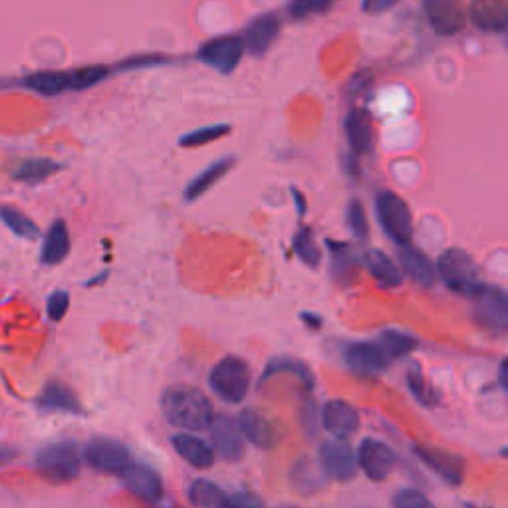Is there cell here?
Returning a JSON list of instances; mask_svg holds the SVG:
<instances>
[{
    "label": "cell",
    "instance_id": "obj_1",
    "mask_svg": "<svg viewBox=\"0 0 508 508\" xmlns=\"http://www.w3.org/2000/svg\"><path fill=\"white\" fill-rule=\"evenodd\" d=\"M165 419L179 429L205 431L213 425L215 413L209 399L193 388H169L162 398Z\"/></svg>",
    "mask_w": 508,
    "mask_h": 508
},
{
    "label": "cell",
    "instance_id": "obj_39",
    "mask_svg": "<svg viewBox=\"0 0 508 508\" xmlns=\"http://www.w3.org/2000/svg\"><path fill=\"white\" fill-rule=\"evenodd\" d=\"M70 308V296L68 293H64V290H58V293H54L48 298V316L54 322H60V320L66 316Z\"/></svg>",
    "mask_w": 508,
    "mask_h": 508
},
{
    "label": "cell",
    "instance_id": "obj_41",
    "mask_svg": "<svg viewBox=\"0 0 508 508\" xmlns=\"http://www.w3.org/2000/svg\"><path fill=\"white\" fill-rule=\"evenodd\" d=\"M399 0H363V13L368 14H381L388 13L393 4H398Z\"/></svg>",
    "mask_w": 508,
    "mask_h": 508
},
{
    "label": "cell",
    "instance_id": "obj_28",
    "mask_svg": "<svg viewBox=\"0 0 508 508\" xmlns=\"http://www.w3.org/2000/svg\"><path fill=\"white\" fill-rule=\"evenodd\" d=\"M56 171H60V163H56L54 159L32 157L26 159V162L16 167L14 179L24 183H36V181H44V179H48Z\"/></svg>",
    "mask_w": 508,
    "mask_h": 508
},
{
    "label": "cell",
    "instance_id": "obj_34",
    "mask_svg": "<svg viewBox=\"0 0 508 508\" xmlns=\"http://www.w3.org/2000/svg\"><path fill=\"white\" fill-rule=\"evenodd\" d=\"M74 74V83L72 90H88L93 88L96 83H100L101 80H106L109 76V68L108 66H86V68H78L72 70Z\"/></svg>",
    "mask_w": 508,
    "mask_h": 508
},
{
    "label": "cell",
    "instance_id": "obj_18",
    "mask_svg": "<svg viewBox=\"0 0 508 508\" xmlns=\"http://www.w3.org/2000/svg\"><path fill=\"white\" fill-rule=\"evenodd\" d=\"M469 16L481 31L504 32L508 31V0H473Z\"/></svg>",
    "mask_w": 508,
    "mask_h": 508
},
{
    "label": "cell",
    "instance_id": "obj_40",
    "mask_svg": "<svg viewBox=\"0 0 508 508\" xmlns=\"http://www.w3.org/2000/svg\"><path fill=\"white\" fill-rule=\"evenodd\" d=\"M224 508H267V506L252 493H237L227 496V506Z\"/></svg>",
    "mask_w": 508,
    "mask_h": 508
},
{
    "label": "cell",
    "instance_id": "obj_22",
    "mask_svg": "<svg viewBox=\"0 0 508 508\" xmlns=\"http://www.w3.org/2000/svg\"><path fill=\"white\" fill-rule=\"evenodd\" d=\"M234 163H237V159H234V157H223V159H219V162H215L206 169H203V171L197 177H193L191 183L187 185V189L183 193L185 201L193 203V201L199 199V197H203L206 191L213 189V187L231 171Z\"/></svg>",
    "mask_w": 508,
    "mask_h": 508
},
{
    "label": "cell",
    "instance_id": "obj_21",
    "mask_svg": "<svg viewBox=\"0 0 508 508\" xmlns=\"http://www.w3.org/2000/svg\"><path fill=\"white\" fill-rule=\"evenodd\" d=\"M346 136L352 152L355 155H363L372 152L373 144V129H372V116L362 108L350 111L346 119Z\"/></svg>",
    "mask_w": 508,
    "mask_h": 508
},
{
    "label": "cell",
    "instance_id": "obj_11",
    "mask_svg": "<svg viewBox=\"0 0 508 508\" xmlns=\"http://www.w3.org/2000/svg\"><path fill=\"white\" fill-rule=\"evenodd\" d=\"M423 11L437 34H457L465 28L467 16L460 0H423Z\"/></svg>",
    "mask_w": 508,
    "mask_h": 508
},
{
    "label": "cell",
    "instance_id": "obj_35",
    "mask_svg": "<svg viewBox=\"0 0 508 508\" xmlns=\"http://www.w3.org/2000/svg\"><path fill=\"white\" fill-rule=\"evenodd\" d=\"M330 6L332 0H290L288 14L293 16L294 21H304V18L328 13Z\"/></svg>",
    "mask_w": 508,
    "mask_h": 508
},
{
    "label": "cell",
    "instance_id": "obj_9",
    "mask_svg": "<svg viewBox=\"0 0 508 508\" xmlns=\"http://www.w3.org/2000/svg\"><path fill=\"white\" fill-rule=\"evenodd\" d=\"M320 465L326 477H330L332 481L337 483H347L355 477L360 463H357V455L354 449L346 443V441H328L320 449Z\"/></svg>",
    "mask_w": 508,
    "mask_h": 508
},
{
    "label": "cell",
    "instance_id": "obj_4",
    "mask_svg": "<svg viewBox=\"0 0 508 508\" xmlns=\"http://www.w3.org/2000/svg\"><path fill=\"white\" fill-rule=\"evenodd\" d=\"M36 467L52 483H68L80 475L82 460L72 443H58L42 449L36 457Z\"/></svg>",
    "mask_w": 508,
    "mask_h": 508
},
{
    "label": "cell",
    "instance_id": "obj_5",
    "mask_svg": "<svg viewBox=\"0 0 508 508\" xmlns=\"http://www.w3.org/2000/svg\"><path fill=\"white\" fill-rule=\"evenodd\" d=\"M375 206H378L380 223L383 231L388 232V237H391L398 244L411 242L413 221L409 205L398 193L383 191L375 199Z\"/></svg>",
    "mask_w": 508,
    "mask_h": 508
},
{
    "label": "cell",
    "instance_id": "obj_30",
    "mask_svg": "<svg viewBox=\"0 0 508 508\" xmlns=\"http://www.w3.org/2000/svg\"><path fill=\"white\" fill-rule=\"evenodd\" d=\"M189 498L199 508H224L227 506V495L219 486L209 481H195L191 485Z\"/></svg>",
    "mask_w": 508,
    "mask_h": 508
},
{
    "label": "cell",
    "instance_id": "obj_42",
    "mask_svg": "<svg viewBox=\"0 0 508 508\" xmlns=\"http://www.w3.org/2000/svg\"><path fill=\"white\" fill-rule=\"evenodd\" d=\"M498 380H501L503 388L508 390V357L501 363V370H498Z\"/></svg>",
    "mask_w": 508,
    "mask_h": 508
},
{
    "label": "cell",
    "instance_id": "obj_14",
    "mask_svg": "<svg viewBox=\"0 0 508 508\" xmlns=\"http://www.w3.org/2000/svg\"><path fill=\"white\" fill-rule=\"evenodd\" d=\"M416 455L421 459L423 465L429 467L433 473L439 475L445 483L453 485V486L463 483L465 460L460 457L453 453H447V451L427 447V445H417Z\"/></svg>",
    "mask_w": 508,
    "mask_h": 508
},
{
    "label": "cell",
    "instance_id": "obj_38",
    "mask_svg": "<svg viewBox=\"0 0 508 508\" xmlns=\"http://www.w3.org/2000/svg\"><path fill=\"white\" fill-rule=\"evenodd\" d=\"M407 381H409V390L421 403H425V406H433V403H435V395L431 393V385L425 381V378H423L419 368H413L407 373Z\"/></svg>",
    "mask_w": 508,
    "mask_h": 508
},
{
    "label": "cell",
    "instance_id": "obj_13",
    "mask_svg": "<svg viewBox=\"0 0 508 508\" xmlns=\"http://www.w3.org/2000/svg\"><path fill=\"white\" fill-rule=\"evenodd\" d=\"M282 31V21L280 16L275 13L260 14L250 21L247 26V32H244V46H247V52L250 56H265L272 44L278 40Z\"/></svg>",
    "mask_w": 508,
    "mask_h": 508
},
{
    "label": "cell",
    "instance_id": "obj_20",
    "mask_svg": "<svg viewBox=\"0 0 508 508\" xmlns=\"http://www.w3.org/2000/svg\"><path fill=\"white\" fill-rule=\"evenodd\" d=\"M70 247H72V244H70L68 224H66L62 219L54 221L50 224V229L46 231V234H44L40 260L44 262L46 267L60 265V262L68 258Z\"/></svg>",
    "mask_w": 508,
    "mask_h": 508
},
{
    "label": "cell",
    "instance_id": "obj_10",
    "mask_svg": "<svg viewBox=\"0 0 508 508\" xmlns=\"http://www.w3.org/2000/svg\"><path fill=\"white\" fill-rule=\"evenodd\" d=\"M357 463H360V469L370 481L381 483L393 473L395 465H398V457L381 441L363 439L360 451H357Z\"/></svg>",
    "mask_w": 508,
    "mask_h": 508
},
{
    "label": "cell",
    "instance_id": "obj_15",
    "mask_svg": "<svg viewBox=\"0 0 508 508\" xmlns=\"http://www.w3.org/2000/svg\"><path fill=\"white\" fill-rule=\"evenodd\" d=\"M322 423L328 433L344 441L360 427V413L344 399H332L322 409Z\"/></svg>",
    "mask_w": 508,
    "mask_h": 508
},
{
    "label": "cell",
    "instance_id": "obj_33",
    "mask_svg": "<svg viewBox=\"0 0 508 508\" xmlns=\"http://www.w3.org/2000/svg\"><path fill=\"white\" fill-rule=\"evenodd\" d=\"M294 252L300 257V260L304 262V265L316 268L320 265V258H322V254H320V249L316 247V241L312 237V232L310 229L302 227L294 237Z\"/></svg>",
    "mask_w": 508,
    "mask_h": 508
},
{
    "label": "cell",
    "instance_id": "obj_29",
    "mask_svg": "<svg viewBox=\"0 0 508 508\" xmlns=\"http://www.w3.org/2000/svg\"><path fill=\"white\" fill-rule=\"evenodd\" d=\"M40 407L46 411H66V413H76L80 411V403L66 385L62 383H50L44 390L40 398Z\"/></svg>",
    "mask_w": 508,
    "mask_h": 508
},
{
    "label": "cell",
    "instance_id": "obj_43",
    "mask_svg": "<svg viewBox=\"0 0 508 508\" xmlns=\"http://www.w3.org/2000/svg\"><path fill=\"white\" fill-rule=\"evenodd\" d=\"M465 508H485V506H478V504H473V503H467Z\"/></svg>",
    "mask_w": 508,
    "mask_h": 508
},
{
    "label": "cell",
    "instance_id": "obj_26",
    "mask_svg": "<svg viewBox=\"0 0 508 508\" xmlns=\"http://www.w3.org/2000/svg\"><path fill=\"white\" fill-rule=\"evenodd\" d=\"M239 429L242 433V437H247L252 445L257 447H270L272 441H275V433L272 427L267 423V419L258 416L257 411L247 409L241 413V417L237 419Z\"/></svg>",
    "mask_w": 508,
    "mask_h": 508
},
{
    "label": "cell",
    "instance_id": "obj_8",
    "mask_svg": "<svg viewBox=\"0 0 508 508\" xmlns=\"http://www.w3.org/2000/svg\"><path fill=\"white\" fill-rule=\"evenodd\" d=\"M86 460L88 465L98 470V473L106 475H116L121 477V473L134 463L129 451L111 439H96L86 447Z\"/></svg>",
    "mask_w": 508,
    "mask_h": 508
},
{
    "label": "cell",
    "instance_id": "obj_31",
    "mask_svg": "<svg viewBox=\"0 0 508 508\" xmlns=\"http://www.w3.org/2000/svg\"><path fill=\"white\" fill-rule=\"evenodd\" d=\"M380 346L390 357H403L417 347V340L409 334L398 330H385L380 337Z\"/></svg>",
    "mask_w": 508,
    "mask_h": 508
},
{
    "label": "cell",
    "instance_id": "obj_17",
    "mask_svg": "<svg viewBox=\"0 0 508 508\" xmlns=\"http://www.w3.org/2000/svg\"><path fill=\"white\" fill-rule=\"evenodd\" d=\"M209 429H211L215 451L223 459L239 460L242 457V453H244L242 433L239 429L237 421H232L227 416H219V417H215L213 425Z\"/></svg>",
    "mask_w": 508,
    "mask_h": 508
},
{
    "label": "cell",
    "instance_id": "obj_7",
    "mask_svg": "<svg viewBox=\"0 0 508 508\" xmlns=\"http://www.w3.org/2000/svg\"><path fill=\"white\" fill-rule=\"evenodd\" d=\"M473 316L483 330L491 334H508V296L501 290L483 286L475 298Z\"/></svg>",
    "mask_w": 508,
    "mask_h": 508
},
{
    "label": "cell",
    "instance_id": "obj_6",
    "mask_svg": "<svg viewBox=\"0 0 508 508\" xmlns=\"http://www.w3.org/2000/svg\"><path fill=\"white\" fill-rule=\"evenodd\" d=\"M244 52H247V46H244V39H241V36H219V39L205 42L197 58L215 72L227 76V74L237 70Z\"/></svg>",
    "mask_w": 508,
    "mask_h": 508
},
{
    "label": "cell",
    "instance_id": "obj_25",
    "mask_svg": "<svg viewBox=\"0 0 508 508\" xmlns=\"http://www.w3.org/2000/svg\"><path fill=\"white\" fill-rule=\"evenodd\" d=\"M365 267H368L370 275L375 278V282L383 288H398L403 282L401 272L395 268L391 258L381 250L365 252Z\"/></svg>",
    "mask_w": 508,
    "mask_h": 508
},
{
    "label": "cell",
    "instance_id": "obj_24",
    "mask_svg": "<svg viewBox=\"0 0 508 508\" xmlns=\"http://www.w3.org/2000/svg\"><path fill=\"white\" fill-rule=\"evenodd\" d=\"M173 447L183 457L187 463L195 469H209L213 465L215 453L213 449L195 435H187V433H179L173 437Z\"/></svg>",
    "mask_w": 508,
    "mask_h": 508
},
{
    "label": "cell",
    "instance_id": "obj_37",
    "mask_svg": "<svg viewBox=\"0 0 508 508\" xmlns=\"http://www.w3.org/2000/svg\"><path fill=\"white\" fill-rule=\"evenodd\" d=\"M393 508H437L429 498L416 491V488H403L393 496Z\"/></svg>",
    "mask_w": 508,
    "mask_h": 508
},
{
    "label": "cell",
    "instance_id": "obj_27",
    "mask_svg": "<svg viewBox=\"0 0 508 508\" xmlns=\"http://www.w3.org/2000/svg\"><path fill=\"white\" fill-rule=\"evenodd\" d=\"M0 221H3L4 227L13 234H16V237L26 239V241L40 239L39 224H36L26 213L16 209V206L13 205L0 206Z\"/></svg>",
    "mask_w": 508,
    "mask_h": 508
},
{
    "label": "cell",
    "instance_id": "obj_45",
    "mask_svg": "<svg viewBox=\"0 0 508 508\" xmlns=\"http://www.w3.org/2000/svg\"><path fill=\"white\" fill-rule=\"evenodd\" d=\"M285 508H294V506H285Z\"/></svg>",
    "mask_w": 508,
    "mask_h": 508
},
{
    "label": "cell",
    "instance_id": "obj_36",
    "mask_svg": "<svg viewBox=\"0 0 508 508\" xmlns=\"http://www.w3.org/2000/svg\"><path fill=\"white\" fill-rule=\"evenodd\" d=\"M347 223H350V229L357 239H368V216H365L363 205L357 199H354L347 206Z\"/></svg>",
    "mask_w": 508,
    "mask_h": 508
},
{
    "label": "cell",
    "instance_id": "obj_44",
    "mask_svg": "<svg viewBox=\"0 0 508 508\" xmlns=\"http://www.w3.org/2000/svg\"><path fill=\"white\" fill-rule=\"evenodd\" d=\"M501 455H503V457H506V459H508V447H504V449H503V451H501Z\"/></svg>",
    "mask_w": 508,
    "mask_h": 508
},
{
    "label": "cell",
    "instance_id": "obj_12",
    "mask_svg": "<svg viewBox=\"0 0 508 508\" xmlns=\"http://www.w3.org/2000/svg\"><path fill=\"white\" fill-rule=\"evenodd\" d=\"M344 360L347 368L360 375H373L388 368L390 355L383 352L380 344L373 342H354L346 346Z\"/></svg>",
    "mask_w": 508,
    "mask_h": 508
},
{
    "label": "cell",
    "instance_id": "obj_23",
    "mask_svg": "<svg viewBox=\"0 0 508 508\" xmlns=\"http://www.w3.org/2000/svg\"><path fill=\"white\" fill-rule=\"evenodd\" d=\"M72 83H74V74L70 70L34 72L24 80V86L28 90L40 93V96H58V93L72 90Z\"/></svg>",
    "mask_w": 508,
    "mask_h": 508
},
{
    "label": "cell",
    "instance_id": "obj_32",
    "mask_svg": "<svg viewBox=\"0 0 508 508\" xmlns=\"http://www.w3.org/2000/svg\"><path fill=\"white\" fill-rule=\"evenodd\" d=\"M231 134V126H224V124H216V126H206L201 129H195L189 131V134H185L181 139H179V145L181 147H199V145H206L211 144V141L216 139H223L224 136Z\"/></svg>",
    "mask_w": 508,
    "mask_h": 508
},
{
    "label": "cell",
    "instance_id": "obj_19",
    "mask_svg": "<svg viewBox=\"0 0 508 508\" xmlns=\"http://www.w3.org/2000/svg\"><path fill=\"white\" fill-rule=\"evenodd\" d=\"M398 258H399V265L403 268V272L416 282L417 286L421 288H429L435 285V278H437V270L435 267L431 265V260L423 254L419 249L413 247L411 242L407 244H399V250H398Z\"/></svg>",
    "mask_w": 508,
    "mask_h": 508
},
{
    "label": "cell",
    "instance_id": "obj_2",
    "mask_svg": "<svg viewBox=\"0 0 508 508\" xmlns=\"http://www.w3.org/2000/svg\"><path fill=\"white\" fill-rule=\"evenodd\" d=\"M437 270L447 288L457 294L475 298L485 286L483 282L478 280V268L475 260L460 249H449L441 254Z\"/></svg>",
    "mask_w": 508,
    "mask_h": 508
},
{
    "label": "cell",
    "instance_id": "obj_16",
    "mask_svg": "<svg viewBox=\"0 0 508 508\" xmlns=\"http://www.w3.org/2000/svg\"><path fill=\"white\" fill-rule=\"evenodd\" d=\"M121 481H124L131 493L147 503H155L163 495V483L155 470L136 463V460L121 473Z\"/></svg>",
    "mask_w": 508,
    "mask_h": 508
},
{
    "label": "cell",
    "instance_id": "obj_3",
    "mask_svg": "<svg viewBox=\"0 0 508 508\" xmlns=\"http://www.w3.org/2000/svg\"><path fill=\"white\" fill-rule=\"evenodd\" d=\"M211 388L223 401L239 403L247 398L250 388L249 363L237 355H229L215 365L211 372Z\"/></svg>",
    "mask_w": 508,
    "mask_h": 508
}]
</instances>
